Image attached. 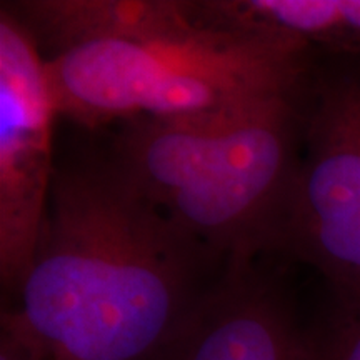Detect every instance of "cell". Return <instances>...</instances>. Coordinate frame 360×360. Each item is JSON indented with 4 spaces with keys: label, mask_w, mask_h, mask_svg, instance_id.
Wrapping results in <instances>:
<instances>
[{
    "label": "cell",
    "mask_w": 360,
    "mask_h": 360,
    "mask_svg": "<svg viewBox=\"0 0 360 360\" xmlns=\"http://www.w3.org/2000/svg\"><path fill=\"white\" fill-rule=\"evenodd\" d=\"M219 260L109 155L77 162L53 174L12 310L49 360H160L219 278L209 277Z\"/></svg>",
    "instance_id": "6da1fadb"
},
{
    "label": "cell",
    "mask_w": 360,
    "mask_h": 360,
    "mask_svg": "<svg viewBox=\"0 0 360 360\" xmlns=\"http://www.w3.org/2000/svg\"><path fill=\"white\" fill-rule=\"evenodd\" d=\"M42 52L58 115L87 129L200 120L299 90L315 51L200 20L179 0L8 4Z\"/></svg>",
    "instance_id": "7a4b0ae2"
},
{
    "label": "cell",
    "mask_w": 360,
    "mask_h": 360,
    "mask_svg": "<svg viewBox=\"0 0 360 360\" xmlns=\"http://www.w3.org/2000/svg\"><path fill=\"white\" fill-rule=\"evenodd\" d=\"M307 80L295 92L212 119L129 120L109 157L215 257L257 259L267 252L299 162Z\"/></svg>",
    "instance_id": "3957f363"
},
{
    "label": "cell",
    "mask_w": 360,
    "mask_h": 360,
    "mask_svg": "<svg viewBox=\"0 0 360 360\" xmlns=\"http://www.w3.org/2000/svg\"><path fill=\"white\" fill-rule=\"evenodd\" d=\"M267 252L310 265L335 297L360 300V60L314 62L299 162Z\"/></svg>",
    "instance_id": "277c9868"
},
{
    "label": "cell",
    "mask_w": 360,
    "mask_h": 360,
    "mask_svg": "<svg viewBox=\"0 0 360 360\" xmlns=\"http://www.w3.org/2000/svg\"><path fill=\"white\" fill-rule=\"evenodd\" d=\"M58 115L42 52L0 8V277L15 292L37 250L56 169L52 129Z\"/></svg>",
    "instance_id": "5b68a950"
},
{
    "label": "cell",
    "mask_w": 360,
    "mask_h": 360,
    "mask_svg": "<svg viewBox=\"0 0 360 360\" xmlns=\"http://www.w3.org/2000/svg\"><path fill=\"white\" fill-rule=\"evenodd\" d=\"M160 360H314V332L255 259H232Z\"/></svg>",
    "instance_id": "8992f818"
},
{
    "label": "cell",
    "mask_w": 360,
    "mask_h": 360,
    "mask_svg": "<svg viewBox=\"0 0 360 360\" xmlns=\"http://www.w3.org/2000/svg\"><path fill=\"white\" fill-rule=\"evenodd\" d=\"M200 20L300 42L323 56L360 60V0L191 2Z\"/></svg>",
    "instance_id": "52a82bcc"
},
{
    "label": "cell",
    "mask_w": 360,
    "mask_h": 360,
    "mask_svg": "<svg viewBox=\"0 0 360 360\" xmlns=\"http://www.w3.org/2000/svg\"><path fill=\"white\" fill-rule=\"evenodd\" d=\"M314 360H360V300L335 297L326 326L314 332Z\"/></svg>",
    "instance_id": "ba28073f"
},
{
    "label": "cell",
    "mask_w": 360,
    "mask_h": 360,
    "mask_svg": "<svg viewBox=\"0 0 360 360\" xmlns=\"http://www.w3.org/2000/svg\"><path fill=\"white\" fill-rule=\"evenodd\" d=\"M0 360H49L40 342L12 309L2 314Z\"/></svg>",
    "instance_id": "9c48e42d"
}]
</instances>
